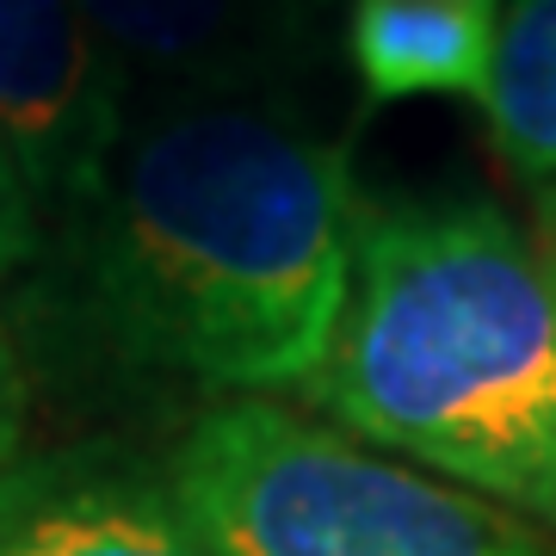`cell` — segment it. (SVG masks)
I'll return each mask as SVG.
<instances>
[{
	"instance_id": "7",
	"label": "cell",
	"mask_w": 556,
	"mask_h": 556,
	"mask_svg": "<svg viewBox=\"0 0 556 556\" xmlns=\"http://www.w3.org/2000/svg\"><path fill=\"white\" fill-rule=\"evenodd\" d=\"M495 31L501 7L477 0H353L346 56L371 100H482L495 68Z\"/></svg>"
},
{
	"instance_id": "1",
	"label": "cell",
	"mask_w": 556,
	"mask_h": 556,
	"mask_svg": "<svg viewBox=\"0 0 556 556\" xmlns=\"http://www.w3.org/2000/svg\"><path fill=\"white\" fill-rule=\"evenodd\" d=\"M353 167L298 105H149L56 229L93 353L229 402L303 390L353 278Z\"/></svg>"
},
{
	"instance_id": "3",
	"label": "cell",
	"mask_w": 556,
	"mask_h": 556,
	"mask_svg": "<svg viewBox=\"0 0 556 556\" xmlns=\"http://www.w3.org/2000/svg\"><path fill=\"white\" fill-rule=\"evenodd\" d=\"M167 489L217 556H556L514 507L266 396L192 420Z\"/></svg>"
},
{
	"instance_id": "11",
	"label": "cell",
	"mask_w": 556,
	"mask_h": 556,
	"mask_svg": "<svg viewBox=\"0 0 556 556\" xmlns=\"http://www.w3.org/2000/svg\"><path fill=\"white\" fill-rule=\"evenodd\" d=\"M477 7H501V0H477Z\"/></svg>"
},
{
	"instance_id": "6",
	"label": "cell",
	"mask_w": 556,
	"mask_h": 556,
	"mask_svg": "<svg viewBox=\"0 0 556 556\" xmlns=\"http://www.w3.org/2000/svg\"><path fill=\"white\" fill-rule=\"evenodd\" d=\"M0 556H217L167 489L118 457H13L0 470Z\"/></svg>"
},
{
	"instance_id": "9",
	"label": "cell",
	"mask_w": 556,
	"mask_h": 556,
	"mask_svg": "<svg viewBox=\"0 0 556 556\" xmlns=\"http://www.w3.org/2000/svg\"><path fill=\"white\" fill-rule=\"evenodd\" d=\"M38 254H43V204L25 179L20 155H13L7 130H0V278L20 273L25 260Z\"/></svg>"
},
{
	"instance_id": "8",
	"label": "cell",
	"mask_w": 556,
	"mask_h": 556,
	"mask_svg": "<svg viewBox=\"0 0 556 556\" xmlns=\"http://www.w3.org/2000/svg\"><path fill=\"white\" fill-rule=\"evenodd\" d=\"M501 161L556 223V0H507L482 93Z\"/></svg>"
},
{
	"instance_id": "5",
	"label": "cell",
	"mask_w": 556,
	"mask_h": 556,
	"mask_svg": "<svg viewBox=\"0 0 556 556\" xmlns=\"http://www.w3.org/2000/svg\"><path fill=\"white\" fill-rule=\"evenodd\" d=\"M130 105L75 0H0V130L50 223L75 211L124 137Z\"/></svg>"
},
{
	"instance_id": "4",
	"label": "cell",
	"mask_w": 556,
	"mask_h": 556,
	"mask_svg": "<svg viewBox=\"0 0 556 556\" xmlns=\"http://www.w3.org/2000/svg\"><path fill=\"white\" fill-rule=\"evenodd\" d=\"M130 112L149 105H291L321 56L316 0H75Z\"/></svg>"
},
{
	"instance_id": "2",
	"label": "cell",
	"mask_w": 556,
	"mask_h": 556,
	"mask_svg": "<svg viewBox=\"0 0 556 556\" xmlns=\"http://www.w3.org/2000/svg\"><path fill=\"white\" fill-rule=\"evenodd\" d=\"M340 433L556 538V241L501 204H358L316 378Z\"/></svg>"
},
{
	"instance_id": "10",
	"label": "cell",
	"mask_w": 556,
	"mask_h": 556,
	"mask_svg": "<svg viewBox=\"0 0 556 556\" xmlns=\"http://www.w3.org/2000/svg\"><path fill=\"white\" fill-rule=\"evenodd\" d=\"M20 433H25V371L7 328H0V470L20 457Z\"/></svg>"
}]
</instances>
